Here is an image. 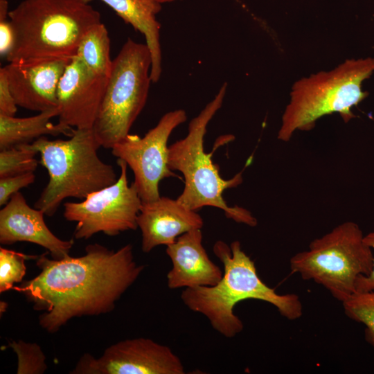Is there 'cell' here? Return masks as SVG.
I'll list each match as a JSON object with an SVG mask.
<instances>
[{
	"label": "cell",
	"mask_w": 374,
	"mask_h": 374,
	"mask_svg": "<svg viewBox=\"0 0 374 374\" xmlns=\"http://www.w3.org/2000/svg\"><path fill=\"white\" fill-rule=\"evenodd\" d=\"M46 253L36 259L39 274L12 289L22 293L34 310L44 311L39 323L50 333L73 318L112 311L145 268L134 260L131 244L117 251L91 244L83 256L62 260L50 259Z\"/></svg>",
	"instance_id": "6da1fadb"
},
{
	"label": "cell",
	"mask_w": 374,
	"mask_h": 374,
	"mask_svg": "<svg viewBox=\"0 0 374 374\" xmlns=\"http://www.w3.org/2000/svg\"><path fill=\"white\" fill-rule=\"evenodd\" d=\"M213 251L223 265V276L213 286L185 288L181 299L191 311L200 313L217 332L233 338L244 328L242 320L233 312L235 305L248 299L273 305L289 320L299 319L303 305L296 294H280L259 277L254 261L242 249L239 241L229 246L217 241Z\"/></svg>",
	"instance_id": "7a4b0ae2"
},
{
	"label": "cell",
	"mask_w": 374,
	"mask_h": 374,
	"mask_svg": "<svg viewBox=\"0 0 374 374\" xmlns=\"http://www.w3.org/2000/svg\"><path fill=\"white\" fill-rule=\"evenodd\" d=\"M14 42L8 62L34 64L72 59L100 12L79 0H24L9 11Z\"/></svg>",
	"instance_id": "3957f363"
},
{
	"label": "cell",
	"mask_w": 374,
	"mask_h": 374,
	"mask_svg": "<svg viewBox=\"0 0 374 374\" xmlns=\"http://www.w3.org/2000/svg\"><path fill=\"white\" fill-rule=\"evenodd\" d=\"M32 144L49 176L34 208L47 216L54 215L65 199H84L118 179L114 167L98 156L100 145L93 129H75L66 140H50L44 136Z\"/></svg>",
	"instance_id": "277c9868"
},
{
	"label": "cell",
	"mask_w": 374,
	"mask_h": 374,
	"mask_svg": "<svg viewBox=\"0 0 374 374\" xmlns=\"http://www.w3.org/2000/svg\"><path fill=\"white\" fill-rule=\"evenodd\" d=\"M226 88L225 82L215 98L190 121L188 134L168 146V167L181 172L184 177V188L177 198L181 203L196 211L204 206L215 207L236 222L255 226L257 220L248 210L228 206L222 196L226 189L242 182V171L231 179L222 178L219 166L211 159L212 154L204 151L207 125L222 107Z\"/></svg>",
	"instance_id": "5b68a950"
},
{
	"label": "cell",
	"mask_w": 374,
	"mask_h": 374,
	"mask_svg": "<svg viewBox=\"0 0 374 374\" xmlns=\"http://www.w3.org/2000/svg\"><path fill=\"white\" fill-rule=\"evenodd\" d=\"M373 72L374 57L350 59L331 71L296 81L277 139L287 142L296 130H310L319 118L333 113H339L348 122L355 117L351 109L368 96L362 90V82Z\"/></svg>",
	"instance_id": "8992f818"
},
{
	"label": "cell",
	"mask_w": 374,
	"mask_h": 374,
	"mask_svg": "<svg viewBox=\"0 0 374 374\" xmlns=\"http://www.w3.org/2000/svg\"><path fill=\"white\" fill-rule=\"evenodd\" d=\"M364 237L357 223H341L313 240L308 249L294 255L291 272L323 286L343 303L355 293L357 279L373 269L374 255Z\"/></svg>",
	"instance_id": "52a82bcc"
},
{
	"label": "cell",
	"mask_w": 374,
	"mask_h": 374,
	"mask_svg": "<svg viewBox=\"0 0 374 374\" xmlns=\"http://www.w3.org/2000/svg\"><path fill=\"white\" fill-rule=\"evenodd\" d=\"M151 65L148 46L128 38L113 60L92 128L100 147L112 149L130 134L148 99Z\"/></svg>",
	"instance_id": "ba28073f"
},
{
	"label": "cell",
	"mask_w": 374,
	"mask_h": 374,
	"mask_svg": "<svg viewBox=\"0 0 374 374\" xmlns=\"http://www.w3.org/2000/svg\"><path fill=\"white\" fill-rule=\"evenodd\" d=\"M117 163L120 175L114 184L91 193L80 202L63 204L64 217L77 222L75 239L87 240L100 232L115 236L138 228L143 202L134 184H129L127 164L119 159Z\"/></svg>",
	"instance_id": "9c48e42d"
},
{
	"label": "cell",
	"mask_w": 374,
	"mask_h": 374,
	"mask_svg": "<svg viewBox=\"0 0 374 374\" xmlns=\"http://www.w3.org/2000/svg\"><path fill=\"white\" fill-rule=\"evenodd\" d=\"M187 119L184 109L165 114L143 137L129 134L112 148V153L132 169L143 203L158 199L159 183L167 177L180 178L168 167V141L172 131Z\"/></svg>",
	"instance_id": "30bf717a"
},
{
	"label": "cell",
	"mask_w": 374,
	"mask_h": 374,
	"mask_svg": "<svg viewBox=\"0 0 374 374\" xmlns=\"http://www.w3.org/2000/svg\"><path fill=\"white\" fill-rule=\"evenodd\" d=\"M73 374H184L180 358L166 345L139 337L117 342L96 359L84 354Z\"/></svg>",
	"instance_id": "8fae6325"
},
{
	"label": "cell",
	"mask_w": 374,
	"mask_h": 374,
	"mask_svg": "<svg viewBox=\"0 0 374 374\" xmlns=\"http://www.w3.org/2000/svg\"><path fill=\"white\" fill-rule=\"evenodd\" d=\"M108 78L95 74L77 56L73 57L57 86L58 123L74 129H92Z\"/></svg>",
	"instance_id": "7c38bea8"
},
{
	"label": "cell",
	"mask_w": 374,
	"mask_h": 374,
	"mask_svg": "<svg viewBox=\"0 0 374 374\" xmlns=\"http://www.w3.org/2000/svg\"><path fill=\"white\" fill-rule=\"evenodd\" d=\"M44 215L42 211L29 206L19 191L15 193L0 210V243L28 242L48 249L53 259L68 257L74 241L54 235L44 222Z\"/></svg>",
	"instance_id": "4fadbf2b"
},
{
	"label": "cell",
	"mask_w": 374,
	"mask_h": 374,
	"mask_svg": "<svg viewBox=\"0 0 374 374\" xmlns=\"http://www.w3.org/2000/svg\"><path fill=\"white\" fill-rule=\"evenodd\" d=\"M71 60L34 64L9 62L5 66L17 105L39 112L57 107L58 83Z\"/></svg>",
	"instance_id": "5bb4252c"
},
{
	"label": "cell",
	"mask_w": 374,
	"mask_h": 374,
	"mask_svg": "<svg viewBox=\"0 0 374 374\" xmlns=\"http://www.w3.org/2000/svg\"><path fill=\"white\" fill-rule=\"evenodd\" d=\"M137 224L141 231V249L149 253L157 246L173 243L186 232L202 229L204 220L177 199L160 197L143 203Z\"/></svg>",
	"instance_id": "9a60e30c"
},
{
	"label": "cell",
	"mask_w": 374,
	"mask_h": 374,
	"mask_svg": "<svg viewBox=\"0 0 374 374\" xmlns=\"http://www.w3.org/2000/svg\"><path fill=\"white\" fill-rule=\"evenodd\" d=\"M172 267L167 274L170 289L213 286L223 271L208 256L202 244L201 229L186 232L166 246Z\"/></svg>",
	"instance_id": "2e32d148"
},
{
	"label": "cell",
	"mask_w": 374,
	"mask_h": 374,
	"mask_svg": "<svg viewBox=\"0 0 374 374\" xmlns=\"http://www.w3.org/2000/svg\"><path fill=\"white\" fill-rule=\"evenodd\" d=\"M79 1L89 3L92 0ZM101 1L114 10L126 24L144 35L152 57L151 80L158 82L161 73V24L157 20L156 15L161 10V4L154 0Z\"/></svg>",
	"instance_id": "e0dca14e"
},
{
	"label": "cell",
	"mask_w": 374,
	"mask_h": 374,
	"mask_svg": "<svg viewBox=\"0 0 374 374\" xmlns=\"http://www.w3.org/2000/svg\"><path fill=\"white\" fill-rule=\"evenodd\" d=\"M58 107L39 112L24 118L0 114V150L21 144H29L39 138L64 134L71 136L75 129L61 124H53L51 118L58 116Z\"/></svg>",
	"instance_id": "ac0fdd59"
},
{
	"label": "cell",
	"mask_w": 374,
	"mask_h": 374,
	"mask_svg": "<svg viewBox=\"0 0 374 374\" xmlns=\"http://www.w3.org/2000/svg\"><path fill=\"white\" fill-rule=\"evenodd\" d=\"M95 74L109 77L113 60L110 57L108 30L102 22L89 28L82 38L76 55Z\"/></svg>",
	"instance_id": "d6986e66"
},
{
	"label": "cell",
	"mask_w": 374,
	"mask_h": 374,
	"mask_svg": "<svg viewBox=\"0 0 374 374\" xmlns=\"http://www.w3.org/2000/svg\"><path fill=\"white\" fill-rule=\"evenodd\" d=\"M38 153L32 143L21 144L0 152V178L34 172Z\"/></svg>",
	"instance_id": "ffe728a7"
},
{
	"label": "cell",
	"mask_w": 374,
	"mask_h": 374,
	"mask_svg": "<svg viewBox=\"0 0 374 374\" xmlns=\"http://www.w3.org/2000/svg\"><path fill=\"white\" fill-rule=\"evenodd\" d=\"M342 305L348 318L364 325L365 339L374 348V291L355 293Z\"/></svg>",
	"instance_id": "44dd1931"
},
{
	"label": "cell",
	"mask_w": 374,
	"mask_h": 374,
	"mask_svg": "<svg viewBox=\"0 0 374 374\" xmlns=\"http://www.w3.org/2000/svg\"><path fill=\"white\" fill-rule=\"evenodd\" d=\"M37 257L1 247L0 292L12 289L14 283H21L26 271L25 261Z\"/></svg>",
	"instance_id": "7402d4cb"
},
{
	"label": "cell",
	"mask_w": 374,
	"mask_h": 374,
	"mask_svg": "<svg viewBox=\"0 0 374 374\" xmlns=\"http://www.w3.org/2000/svg\"><path fill=\"white\" fill-rule=\"evenodd\" d=\"M9 345L18 358L17 374H41L46 370L45 355L37 344L19 340Z\"/></svg>",
	"instance_id": "603a6c76"
},
{
	"label": "cell",
	"mask_w": 374,
	"mask_h": 374,
	"mask_svg": "<svg viewBox=\"0 0 374 374\" xmlns=\"http://www.w3.org/2000/svg\"><path fill=\"white\" fill-rule=\"evenodd\" d=\"M34 172L0 178V205L4 206L15 193L34 183Z\"/></svg>",
	"instance_id": "cb8c5ba5"
},
{
	"label": "cell",
	"mask_w": 374,
	"mask_h": 374,
	"mask_svg": "<svg viewBox=\"0 0 374 374\" xmlns=\"http://www.w3.org/2000/svg\"><path fill=\"white\" fill-rule=\"evenodd\" d=\"M17 105L10 89L4 67L0 69V114L15 116Z\"/></svg>",
	"instance_id": "d4e9b609"
},
{
	"label": "cell",
	"mask_w": 374,
	"mask_h": 374,
	"mask_svg": "<svg viewBox=\"0 0 374 374\" xmlns=\"http://www.w3.org/2000/svg\"><path fill=\"white\" fill-rule=\"evenodd\" d=\"M365 243L374 249V231L370 232L364 237ZM374 291V257L373 269L368 276H360L355 283V293Z\"/></svg>",
	"instance_id": "484cf974"
},
{
	"label": "cell",
	"mask_w": 374,
	"mask_h": 374,
	"mask_svg": "<svg viewBox=\"0 0 374 374\" xmlns=\"http://www.w3.org/2000/svg\"><path fill=\"white\" fill-rule=\"evenodd\" d=\"M14 42V33L9 19L0 21V54L6 56Z\"/></svg>",
	"instance_id": "4316f807"
},
{
	"label": "cell",
	"mask_w": 374,
	"mask_h": 374,
	"mask_svg": "<svg viewBox=\"0 0 374 374\" xmlns=\"http://www.w3.org/2000/svg\"><path fill=\"white\" fill-rule=\"evenodd\" d=\"M8 2L7 0H0V21L8 19Z\"/></svg>",
	"instance_id": "83f0119b"
},
{
	"label": "cell",
	"mask_w": 374,
	"mask_h": 374,
	"mask_svg": "<svg viewBox=\"0 0 374 374\" xmlns=\"http://www.w3.org/2000/svg\"><path fill=\"white\" fill-rule=\"evenodd\" d=\"M154 1L161 4L163 3L172 2L175 0H154Z\"/></svg>",
	"instance_id": "f1b7e54d"
}]
</instances>
